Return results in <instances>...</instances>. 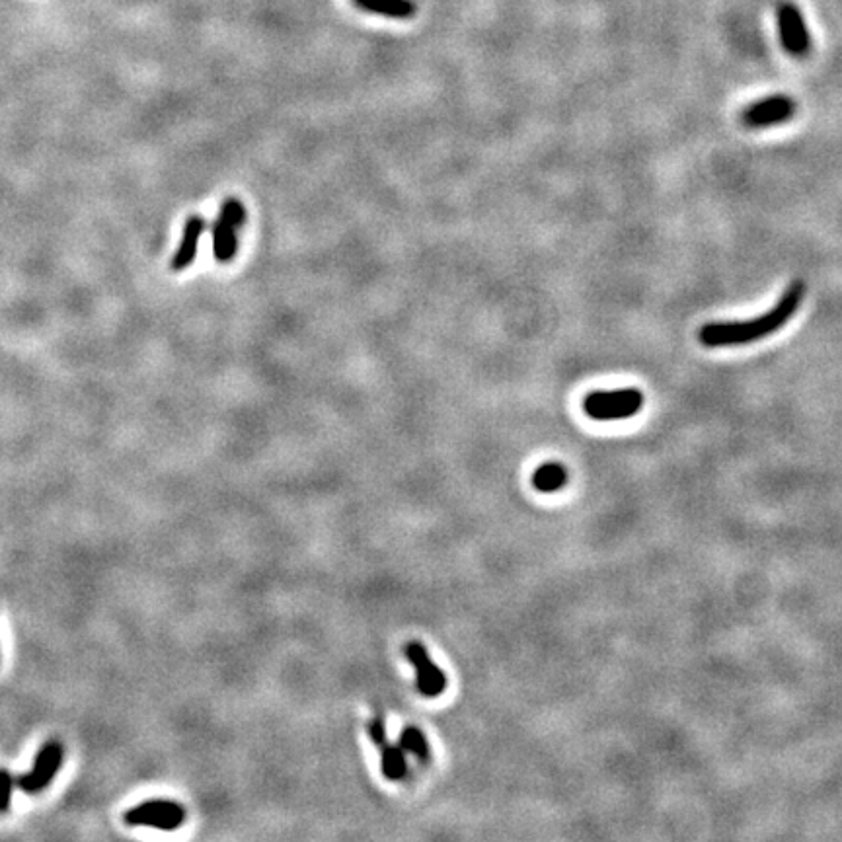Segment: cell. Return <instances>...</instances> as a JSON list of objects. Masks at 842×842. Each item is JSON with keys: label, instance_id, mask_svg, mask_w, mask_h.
I'll list each match as a JSON object with an SVG mask.
<instances>
[{"label": "cell", "instance_id": "6da1fadb", "mask_svg": "<svg viewBox=\"0 0 842 842\" xmlns=\"http://www.w3.org/2000/svg\"><path fill=\"white\" fill-rule=\"evenodd\" d=\"M805 297L804 281H794L780 301L759 318L741 322H710L698 332L700 344L706 347L753 344L782 330L798 312Z\"/></svg>", "mask_w": 842, "mask_h": 842}, {"label": "cell", "instance_id": "7c38bea8", "mask_svg": "<svg viewBox=\"0 0 842 842\" xmlns=\"http://www.w3.org/2000/svg\"><path fill=\"white\" fill-rule=\"evenodd\" d=\"M568 484V470L560 462L540 464L533 474V486L542 494H554Z\"/></svg>", "mask_w": 842, "mask_h": 842}, {"label": "cell", "instance_id": "52a82bcc", "mask_svg": "<svg viewBox=\"0 0 842 842\" xmlns=\"http://www.w3.org/2000/svg\"><path fill=\"white\" fill-rule=\"evenodd\" d=\"M796 114V102L788 96H770L747 106L741 114L743 125L751 129H765L790 121Z\"/></svg>", "mask_w": 842, "mask_h": 842}, {"label": "cell", "instance_id": "277c9868", "mask_svg": "<svg viewBox=\"0 0 842 842\" xmlns=\"http://www.w3.org/2000/svg\"><path fill=\"white\" fill-rule=\"evenodd\" d=\"M186 821V809L170 800H151L135 805L125 813V823L133 827H153L158 831H176Z\"/></svg>", "mask_w": 842, "mask_h": 842}, {"label": "cell", "instance_id": "3957f363", "mask_svg": "<svg viewBox=\"0 0 842 842\" xmlns=\"http://www.w3.org/2000/svg\"><path fill=\"white\" fill-rule=\"evenodd\" d=\"M246 223V209L238 197H227L213 225V256L229 264L238 254V232Z\"/></svg>", "mask_w": 842, "mask_h": 842}, {"label": "cell", "instance_id": "8992f818", "mask_svg": "<svg viewBox=\"0 0 842 842\" xmlns=\"http://www.w3.org/2000/svg\"><path fill=\"white\" fill-rule=\"evenodd\" d=\"M776 22L784 51L792 57H807L811 51V36L802 10L792 2H782L776 10Z\"/></svg>", "mask_w": 842, "mask_h": 842}, {"label": "cell", "instance_id": "30bf717a", "mask_svg": "<svg viewBox=\"0 0 842 842\" xmlns=\"http://www.w3.org/2000/svg\"><path fill=\"white\" fill-rule=\"evenodd\" d=\"M205 230V219L199 215H192L188 217L186 225H184V232H182V240L178 244L176 254L170 260V269L172 271H184L190 268L197 256V248H199V240L201 234Z\"/></svg>", "mask_w": 842, "mask_h": 842}, {"label": "cell", "instance_id": "9c48e42d", "mask_svg": "<svg viewBox=\"0 0 842 842\" xmlns=\"http://www.w3.org/2000/svg\"><path fill=\"white\" fill-rule=\"evenodd\" d=\"M369 737L381 749V768L388 780H402L408 772L406 753L400 745L388 743L383 716H373L369 722Z\"/></svg>", "mask_w": 842, "mask_h": 842}, {"label": "cell", "instance_id": "4fadbf2b", "mask_svg": "<svg viewBox=\"0 0 842 842\" xmlns=\"http://www.w3.org/2000/svg\"><path fill=\"white\" fill-rule=\"evenodd\" d=\"M398 745L404 749V753H410V755L418 757L420 761L429 759V743H427L421 729L414 728V726L402 729Z\"/></svg>", "mask_w": 842, "mask_h": 842}, {"label": "cell", "instance_id": "5bb4252c", "mask_svg": "<svg viewBox=\"0 0 842 842\" xmlns=\"http://www.w3.org/2000/svg\"><path fill=\"white\" fill-rule=\"evenodd\" d=\"M14 782H16L14 776L6 768H0V813L8 811V807H10Z\"/></svg>", "mask_w": 842, "mask_h": 842}, {"label": "cell", "instance_id": "7a4b0ae2", "mask_svg": "<svg viewBox=\"0 0 842 842\" xmlns=\"http://www.w3.org/2000/svg\"><path fill=\"white\" fill-rule=\"evenodd\" d=\"M644 392L638 388L597 390L585 396L583 412L597 421L628 420L642 412Z\"/></svg>", "mask_w": 842, "mask_h": 842}, {"label": "cell", "instance_id": "ba28073f", "mask_svg": "<svg viewBox=\"0 0 842 842\" xmlns=\"http://www.w3.org/2000/svg\"><path fill=\"white\" fill-rule=\"evenodd\" d=\"M404 653L408 657V661L414 665L416 669V683H418V690L423 696L427 698H435L439 694H443L447 689V677L441 671V667H437L429 655V651L425 650V646L420 642H410Z\"/></svg>", "mask_w": 842, "mask_h": 842}, {"label": "cell", "instance_id": "8fae6325", "mask_svg": "<svg viewBox=\"0 0 842 842\" xmlns=\"http://www.w3.org/2000/svg\"><path fill=\"white\" fill-rule=\"evenodd\" d=\"M353 2L365 12L381 14L394 20H408L418 10L414 0H353Z\"/></svg>", "mask_w": 842, "mask_h": 842}, {"label": "cell", "instance_id": "5b68a950", "mask_svg": "<svg viewBox=\"0 0 842 842\" xmlns=\"http://www.w3.org/2000/svg\"><path fill=\"white\" fill-rule=\"evenodd\" d=\"M63 761H65V747L59 741H47L36 755L34 768L16 780L18 788L26 794H39L41 790L51 786Z\"/></svg>", "mask_w": 842, "mask_h": 842}]
</instances>
